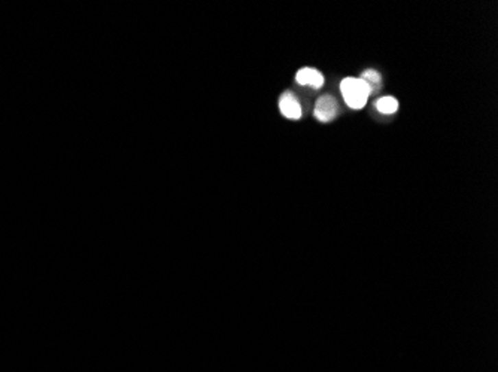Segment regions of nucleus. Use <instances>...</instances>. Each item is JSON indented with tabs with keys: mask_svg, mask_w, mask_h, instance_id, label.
<instances>
[{
	"mask_svg": "<svg viewBox=\"0 0 498 372\" xmlns=\"http://www.w3.org/2000/svg\"><path fill=\"white\" fill-rule=\"evenodd\" d=\"M343 100L351 109H363L370 97V88L361 77H345L340 84Z\"/></svg>",
	"mask_w": 498,
	"mask_h": 372,
	"instance_id": "f257e3e1",
	"label": "nucleus"
},
{
	"mask_svg": "<svg viewBox=\"0 0 498 372\" xmlns=\"http://www.w3.org/2000/svg\"><path fill=\"white\" fill-rule=\"evenodd\" d=\"M313 114L316 119L321 121V123H330V121H333L339 114V105L336 99L330 96V94H325V96L320 97L315 105Z\"/></svg>",
	"mask_w": 498,
	"mask_h": 372,
	"instance_id": "f03ea898",
	"label": "nucleus"
},
{
	"mask_svg": "<svg viewBox=\"0 0 498 372\" xmlns=\"http://www.w3.org/2000/svg\"><path fill=\"white\" fill-rule=\"evenodd\" d=\"M279 110L281 114L288 119H298L303 115L302 105L293 92H283L279 99Z\"/></svg>",
	"mask_w": 498,
	"mask_h": 372,
	"instance_id": "7ed1b4c3",
	"label": "nucleus"
},
{
	"mask_svg": "<svg viewBox=\"0 0 498 372\" xmlns=\"http://www.w3.org/2000/svg\"><path fill=\"white\" fill-rule=\"evenodd\" d=\"M296 81L297 84L303 86H312V88L318 90L324 85V76L321 72H318L316 69L312 67H303L296 73Z\"/></svg>",
	"mask_w": 498,
	"mask_h": 372,
	"instance_id": "20e7f679",
	"label": "nucleus"
},
{
	"mask_svg": "<svg viewBox=\"0 0 498 372\" xmlns=\"http://www.w3.org/2000/svg\"><path fill=\"white\" fill-rule=\"evenodd\" d=\"M376 109L381 112V114H385V115H391V114H396L397 109H399V101L397 99L394 97H382L376 101Z\"/></svg>",
	"mask_w": 498,
	"mask_h": 372,
	"instance_id": "39448f33",
	"label": "nucleus"
},
{
	"mask_svg": "<svg viewBox=\"0 0 498 372\" xmlns=\"http://www.w3.org/2000/svg\"><path fill=\"white\" fill-rule=\"evenodd\" d=\"M361 79L368 85V88H370V91H376L377 88H379L381 85V76L379 73H377L376 71H366L363 75H361Z\"/></svg>",
	"mask_w": 498,
	"mask_h": 372,
	"instance_id": "423d86ee",
	"label": "nucleus"
}]
</instances>
